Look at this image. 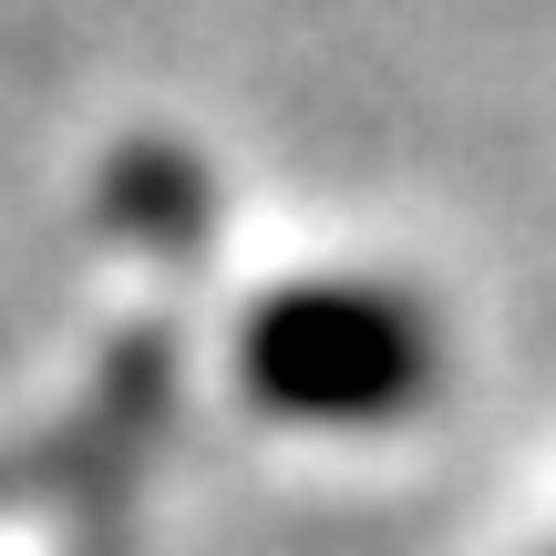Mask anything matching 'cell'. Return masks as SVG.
<instances>
[{"instance_id": "1", "label": "cell", "mask_w": 556, "mask_h": 556, "mask_svg": "<svg viewBox=\"0 0 556 556\" xmlns=\"http://www.w3.org/2000/svg\"><path fill=\"white\" fill-rule=\"evenodd\" d=\"M238 381L289 422H392L433 392V319L361 278H309L248 319Z\"/></svg>"}]
</instances>
